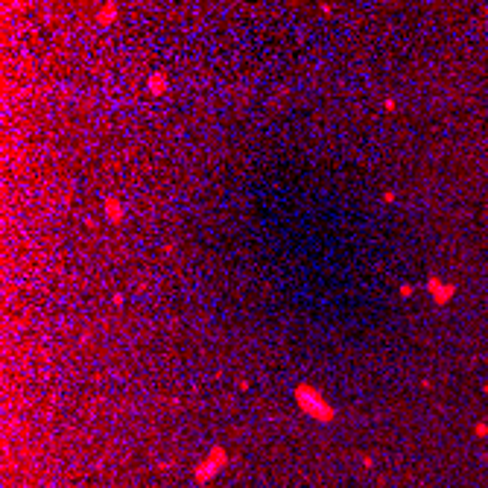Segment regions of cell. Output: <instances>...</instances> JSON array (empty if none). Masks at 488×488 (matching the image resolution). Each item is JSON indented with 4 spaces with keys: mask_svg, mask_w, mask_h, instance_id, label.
I'll list each match as a JSON object with an SVG mask.
<instances>
[{
    "mask_svg": "<svg viewBox=\"0 0 488 488\" xmlns=\"http://www.w3.org/2000/svg\"><path fill=\"white\" fill-rule=\"evenodd\" d=\"M296 398H298V406H304V412H310L313 418H321V421H331V418H334V409L328 406V401H324L313 386H307V383H298Z\"/></svg>",
    "mask_w": 488,
    "mask_h": 488,
    "instance_id": "obj_1",
    "label": "cell"
},
{
    "mask_svg": "<svg viewBox=\"0 0 488 488\" xmlns=\"http://www.w3.org/2000/svg\"><path fill=\"white\" fill-rule=\"evenodd\" d=\"M427 289H430V296H433V301H436V304H447V301L456 296V286L439 281L436 275H430V278H427Z\"/></svg>",
    "mask_w": 488,
    "mask_h": 488,
    "instance_id": "obj_2",
    "label": "cell"
},
{
    "mask_svg": "<svg viewBox=\"0 0 488 488\" xmlns=\"http://www.w3.org/2000/svg\"><path fill=\"white\" fill-rule=\"evenodd\" d=\"M106 216L111 222H123V202L117 196H108L106 199Z\"/></svg>",
    "mask_w": 488,
    "mask_h": 488,
    "instance_id": "obj_3",
    "label": "cell"
},
{
    "mask_svg": "<svg viewBox=\"0 0 488 488\" xmlns=\"http://www.w3.org/2000/svg\"><path fill=\"white\" fill-rule=\"evenodd\" d=\"M146 88H149V94H164V91H167V76H164V73H152Z\"/></svg>",
    "mask_w": 488,
    "mask_h": 488,
    "instance_id": "obj_4",
    "label": "cell"
},
{
    "mask_svg": "<svg viewBox=\"0 0 488 488\" xmlns=\"http://www.w3.org/2000/svg\"><path fill=\"white\" fill-rule=\"evenodd\" d=\"M114 18H117V6H114V3H108V6H103V9H100V15H96V21H100V24H103V26H106L108 21H114Z\"/></svg>",
    "mask_w": 488,
    "mask_h": 488,
    "instance_id": "obj_5",
    "label": "cell"
},
{
    "mask_svg": "<svg viewBox=\"0 0 488 488\" xmlns=\"http://www.w3.org/2000/svg\"><path fill=\"white\" fill-rule=\"evenodd\" d=\"M401 296H404V298H406V296H412V286L404 284V286H401Z\"/></svg>",
    "mask_w": 488,
    "mask_h": 488,
    "instance_id": "obj_6",
    "label": "cell"
}]
</instances>
